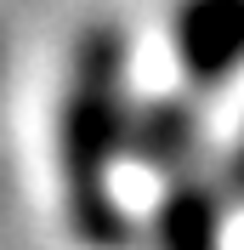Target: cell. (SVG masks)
I'll use <instances>...</instances> for the list:
<instances>
[{"label":"cell","instance_id":"6da1fadb","mask_svg":"<svg viewBox=\"0 0 244 250\" xmlns=\"http://www.w3.org/2000/svg\"><path fill=\"white\" fill-rule=\"evenodd\" d=\"M131 46L120 23H91L74 40L68 85L57 114V171H62V216L85 250H125L131 216L114 193V165L131 142Z\"/></svg>","mask_w":244,"mask_h":250},{"label":"cell","instance_id":"7a4b0ae2","mask_svg":"<svg viewBox=\"0 0 244 250\" xmlns=\"http://www.w3.org/2000/svg\"><path fill=\"white\" fill-rule=\"evenodd\" d=\"M170 46L199 91L233 80L244 68V0H182L170 23Z\"/></svg>","mask_w":244,"mask_h":250},{"label":"cell","instance_id":"3957f363","mask_svg":"<svg viewBox=\"0 0 244 250\" xmlns=\"http://www.w3.org/2000/svg\"><path fill=\"white\" fill-rule=\"evenodd\" d=\"M153 250H222V193L199 176H170L153 210Z\"/></svg>","mask_w":244,"mask_h":250},{"label":"cell","instance_id":"277c9868","mask_svg":"<svg viewBox=\"0 0 244 250\" xmlns=\"http://www.w3.org/2000/svg\"><path fill=\"white\" fill-rule=\"evenodd\" d=\"M142 154L159 165V171H170V176H182V159H187V148H193V125H187V108L182 103H159V108L142 120Z\"/></svg>","mask_w":244,"mask_h":250},{"label":"cell","instance_id":"5b68a950","mask_svg":"<svg viewBox=\"0 0 244 250\" xmlns=\"http://www.w3.org/2000/svg\"><path fill=\"white\" fill-rule=\"evenodd\" d=\"M233 188L244 193V131H239V142H233Z\"/></svg>","mask_w":244,"mask_h":250}]
</instances>
